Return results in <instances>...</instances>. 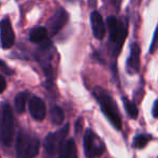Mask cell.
<instances>
[{
	"label": "cell",
	"instance_id": "cell-10",
	"mask_svg": "<svg viewBox=\"0 0 158 158\" xmlns=\"http://www.w3.org/2000/svg\"><path fill=\"white\" fill-rule=\"evenodd\" d=\"M140 53H141V48L140 45L135 42L132 43L130 48V55L127 60V71L130 74H135L139 72L140 69Z\"/></svg>",
	"mask_w": 158,
	"mask_h": 158
},
{
	"label": "cell",
	"instance_id": "cell-23",
	"mask_svg": "<svg viewBox=\"0 0 158 158\" xmlns=\"http://www.w3.org/2000/svg\"><path fill=\"white\" fill-rule=\"evenodd\" d=\"M88 6L90 8H96L97 6V0H88Z\"/></svg>",
	"mask_w": 158,
	"mask_h": 158
},
{
	"label": "cell",
	"instance_id": "cell-12",
	"mask_svg": "<svg viewBox=\"0 0 158 158\" xmlns=\"http://www.w3.org/2000/svg\"><path fill=\"white\" fill-rule=\"evenodd\" d=\"M58 158H77V151L74 140L69 139L64 142L58 154Z\"/></svg>",
	"mask_w": 158,
	"mask_h": 158
},
{
	"label": "cell",
	"instance_id": "cell-20",
	"mask_svg": "<svg viewBox=\"0 0 158 158\" xmlns=\"http://www.w3.org/2000/svg\"><path fill=\"white\" fill-rule=\"evenodd\" d=\"M6 79H4L3 77H2L1 74H0V94H2V93L4 92V89H6Z\"/></svg>",
	"mask_w": 158,
	"mask_h": 158
},
{
	"label": "cell",
	"instance_id": "cell-22",
	"mask_svg": "<svg viewBox=\"0 0 158 158\" xmlns=\"http://www.w3.org/2000/svg\"><path fill=\"white\" fill-rule=\"evenodd\" d=\"M82 118H80V119H77V126H75V128H77V132H79L80 130L82 129Z\"/></svg>",
	"mask_w": 158,
	"mask_h": 158
},
{
	"label": "cell",
	"instance_id": "cell-18",
	"mask_svg": "<svg viewBox=\"0 0 158 158\" xmlns=\"http://www.w3.org/2000/svg\"><path fill=\"white\" fill-rule=\"evenodd\" d=\"M158 48V26L155 30V33H154V37H153V40H152V44H151V48H150V53L153 54Z\"/></svg>",
	"mask_w": 158,
	"mask_h": 158
},
{
	"label": "cell",
	"instance_id": "cell-9",
	"mask_svg": "<svg viewBox=\"0 0 158 158\" xmlns=\"http://www.w3.org/2000/svg\"><path fill=\"white\" fill-rule=\"evenodd\" d=\"M29 111L32 118L35 121H43L46 115L45 103L38 96H32L29 100Z\"/></svg>",
	"mask_w": 158,
	"mask_h": 158
},
{
	"label": "cell",
	"instance_id": "cell-21",
	"mask_svg": "<svg viewBox=\"0 0 158 158\" xmlns=\"http://www.w3.org/2000/svg\"><path fill=\"white\" fill-rule=\"evenodd\" d=\"M153 115L154 117H158V100L155 101L154 106H153Z\"/></svg>",
	"mask_w": 158,
	"mask_h": 158
},
{
	"label": "cell",
	"instance_id": "cell-13",
	"mask_svg": "<svg viewBox=\"0 0 158 158\" xmlns=\"http://www.w3.org/2000/svg\"><path fill=\"white\" fill-rule=\"evenodd\" d=\"M48 39V30L46 27L37 26L30 31L29 40L33 43H43Z\"/></svg>",
	"mask_w": 158,
	"mask_h": 158
},
{
	"label": "cell",
	"instance_id": "cell-8",
	"mask_svg": "<svg viewBox=\"0 0 158 158\" xmlns=\"http://www.w3.org/2000/svg\"><path fill=\"white\" fill-rule=\"evenodd\" d=\"M0 35H1V46L8 50L13 46L15 42V33L13 31L12 25L9 17H4L0 22Z\"/></svg>",
	"mask_w": 158,
	"mask_h": 158
},
{
	"label": "cell",
	"instance_id": "cell-16",
	"mask_svg": "<svg viewBox=\"0 0 158 158\" xmlns=\"http://www.w3.org/2000/svg\"><path fill=\"white\" fill-rule=\"evenodd\" d=\"M124 106H125L126 112L131 118H137L138 116V109L135 104L131 100H128L127 98H124Z\"/></svg>",
	"mask_w": 158,
	"mask_h": 158
},
{
	"label": "cell",
	"instance_id": "cell-7",
	"mask_svg": "<svg viewBox=\"0 0 158 158\" xmlns=\"http://www.w3.org/2000/svg\"><path fill=\"white\" fill-rule=\"evenodd\" d=\"M68 17L69 15L64 9L60 8L56 10V12L48 21V30L50 32V35H55L60 31L68 22Z\"/></svg>",
	"mask_w": 158,
	"mask_h": 158
},
{
	"label": "cell",
	"instance_id": "cell-14",
	"mask_svg": "<svg viewBox=\"0 0 158 158\" xmlns=\"http://www.w3.org/2000/svg\"><path fill=\"white\" fill-rule=\"evenodd\" d=\"M28 97H29V93L28 92H21L15 96V98H14L15 110H16L19 113L25 112L26 103H27Z\"/></svg>",
	"mask_w": 158,
	"mask_h": 158
},
{
	"label": "cell",
	"instance_id": "cell-2",
	"mask_svg": "<svg viewBox=\"0 0 158 158\" xmlns=\"http://www.w3.org/2000/svg\"><path fill=\"white\" fill-rule=\"evenodd\" d=\"M40 150V140L35 135L21 130L16 138V158H33Z\"/></svg>",
	"mask_w": 158,
	"mask_h": 158
},
{
	"label": "cell",
	"instance_id": "cell-4",
	"mask_svg": "<svg viewBox=\"0 0 158 158\" xmlns=\"http://www.w3.org/2000/svg\"><path fill=\"white\" fill-rule=\"evenodd\" d=\"M69 132V124H66L63 128L55 132H51L44 140V150L50 157H54L59 154L61 148L66 142L67 135Z\"/></svg>",
	"mask_w": 158,
	"mask_h": 158
},
{
	"label": "cell",
	"instance_id": "cell-19",
	"mask_svg": "<svg viewBox=\"0 0 158 158\" xmlns=\"http://www.w3.org/2000/svg\"><path fill=\"white\" fill-rule=\"evenodd\" d=\"M0 70H1L2 72L6 73V74H8V75H12L13 73H14V72H13L12 69L9 68V67L6 66V64H4L2 60H0Z\"/></svg>",
	"mask_w": 158,
	"mask_h": 158
},
{
	"label": "cell",
	"instance_id": "cell-15",
	"mask_svg": "<svg viewBox=\"0 0 158 158\" xmlns=\"http://www.w3.org/2000/svg\"><path fill=\"white\" fill-rule=\"evenodd\" d=\"M50 116H51V121H52V123L54 125H61L64 119V113L60 106H55L51 109Z\"/></svg>",
	"mask_w": 158,
	"mask_h": 158
},
{
	"label": "cell",
	"instance_id": "cell-17",
	"mask_svg": "<svg viewBox=\"0 0 158 158\" xmlns=\"http://www.w3.org/2000/svg\"><path fill=\"white\" fill-rule=\"evenodd\" d=\"M151 140V137L148 135H138L137 137L133 139V145L138 148H142L148 143Z\"/></svg>",
	"mask_w": 158,
	"mask_h": 158
},
{
	"label": "cell",
	"instance_id": "cell-11",
	"mask_svg": "<svg viewBox=\"0 0 158 158\" xmlns=\"http://www.w3.org/2000/svg\"><path fill=\"white\" fill-rule=\"evenodd\" d=\"M90 24H92V29L94 33L95 38L98 40H102L106 35V28L104 25V22L102 16L100 15L99 12L93 11L90 13Z\"/></svg>",
	"mask_w": 158,
	"mask_h": 158
},
{
	"label": "cell",
	"instance_id": "cell-5",
	"mask_svg": "<svg viewBox=\"0 0 158 158\" xmlns=\"http://www.w3.org/2000/svg\"><path fill=\"white\" fill-rule=\"evenodd\" d=\"M106 26H108L109 35H110V40L112 43H114V51L116 54H118L125 42L127 35V27L123 22H118L116 17L109 16L106 19Z\"/></svg>",
	"mask_w": 158,
	"mask_h": 158
},
{
	"label": "cell",
	"instance_id": "cell-24",
	"mask_svg": "<svg viewBox=\"0 0 158 158\" xmlns=\"http://www.w3.org/2000/svg\"><path fill=\"white\" fill-rule=\"evenodd\" d=\"M0 158H1V157H0Z\"/></svg>",
	"mask_w": 158,
	"mask_h": 158
},
{
	"label": "cell",
	"instance_id": "cell-3",
	"mask_svg": "<svg viewBox=\"0 0 158 158\" xmlns=\"http://www.w3.org/2000/svg\"><path fill=\"white\" fill-rule=\"evenodd\" d=\"M14 114L10 104L3 103L0 123V142L3 146H11L14 140Z\"/></svg>",
	"mask_w": 158,
	"mask_h": 158
},
{
	"label": "cell",
	"instance_id": "cell-1",
	"mask_svg": "<svg viewBox=\"0 0 158 158\" xmlns=\"http://www.w3.org/2000/svg\"><path fill=\"white\" fill-rule=\"evenodd\" d=\"M94 96L106 118L111 122V124L116 129H121V115H119L118 109H117V106L114 102V100H113V98L109 95V93L106 90H104L101 87H95Z\"/></svg>",
	"mask_w": 158,
	"mask_h": 158
},
{
	"label": "cell",
	"instance_id": "cell-6",
	"mask_svg": "<svg viewBox=\"0 0 158 158\" xmlns=\"http://www.w3.org/2000/svg\"><path fill=\"white\" fill-rule=\"evenodd\" d=\"M84 152L86 158H96L103 154L106 146L102 143L100 138L93 130H86L83 139Z\"/></svg>",
	"mask_w": 158,
	"mask_h": 158
}]
</instances>
